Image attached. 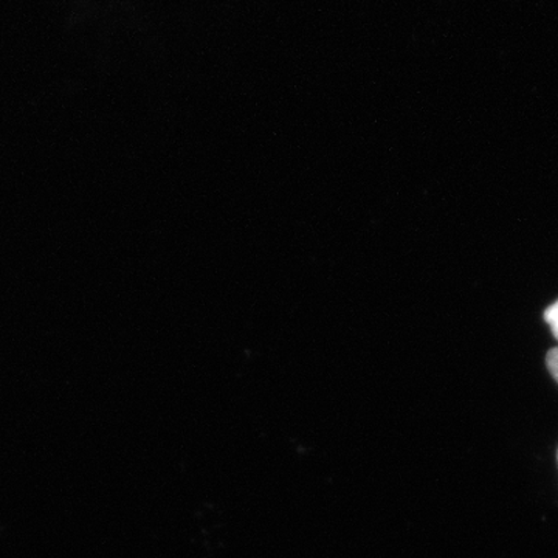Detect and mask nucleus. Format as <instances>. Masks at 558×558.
<instances>
[{"label":"nucleus","mask_w":558,"mask_h":558,"mask_svg":"<svg viewBox=\"0 0 558 558\" xmlns=\"http://www.w3.org/2000/svg\"><path fill=\"white\" fill-rule=\"evenodd\" d=\"M545 318L550 326V330H553L554 337L558 340V301L546 310Z\"/></svg>","instance_id":"obj_1"},{"label":"nucleus","mask_w":558,"mask_h":558,"mask_svg":"<svg viewBox=\"0 0 558 558\" xmlns=\"http://www.w3.org/2000/svg\"><path fill=\"white\" fill-rule=\"evenodd\" d=\"M546 362H548L550 374H553L554 379H556L558 384V348L550 349Z\"/></svg>","instance_id":"obj_2"}]
</instances>
